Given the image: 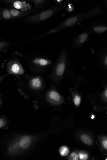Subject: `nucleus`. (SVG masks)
I'll use <instances>...</instances> for the list:
<instances>
[{"mask_svg":"<svg viewBox=\"0 0 107 160\" xmlns=\"http://www.w3.org/2000/svg\"><path fill=\"white\" fill-rule=\"evenodd\" d=\"M18 89L19 92L26 98H28L34 91L41 89L43 82L39 76L22 75L17 76Z\"/></svg>","mask_w":107,"mask_h":160,"instance_id":"1","label":"nucleus"},{"mask_svg":"<svg viewBox=\"0 0 107 160\" xmlns=\"http://www.w3.org/2000/svg\"><path fill=\"white\" fill-rule=\"evenodd\" d=\"M102 10L99 6L94 7L91 10L84 12H81L75 14L59 24L53 28L57 32L66 28L73 26L80 23L83 20L95 17L100 14Z\"/></svg>","mask_w":107,"mask_h":160,"instance_id":"2","label":"nucleus"},{"mask_svg":"<svg viewBox=\"0 0 107 160\" xmlns=\"http://www.w3.org/2000/svg\"><path fill=\"white\" fill-rule=\"evenodd\" d=\"M33 138L28 135L20 136L13 139L9 143L7 154L10 156L20 155L26 152L31 147Z\"/></svg>","mask_w":107,"mask_h":160,"instance_id":"3","label":"nucleus"},{"mask_svg":"<svg viewBox=\"0 0 107 160\" xmlns=\"http://www.w3.org/2000/svg\"><path fill=\"white\" fill-rule=\"evenodd\" d=\"M62 4L56 5L49 8L26 17L24 20L27 24H35L41 22L50 18L64 9Z\"/></svg>","mask_w":107,"mask_h":160,"instance_id":"4","label":"nucleus"},{"mask_svg":"<svg viewBox=\"0 0 107 160\" xmlns=\"http://www.w3.org/2000/svg\"><path fill=\"white\" fill-rule=\"evenodd\" d=\"M26 63L30 70L39 72L49 67L52 63L51 61L44 57L34 55H28L25 57Z\"/></svg>","mask_w":107,"mask_h":160,"instance_id":"5","label":"nucleus"},{"mask_svg":"<svg viewBox=\"0 0 107 160\" xmlns=\"http://www.w3.org/2000/svg\"><path fill=\"white\" fill-rule=\"evenodd\" d=\"M7 69L8 74L18 76L24 74L25 70L17 57L10 59L7 64Z\"/></svg>","mask_w":107,"mask_h":160,"instance_id":"6","label":"nucleus"},{"mask_svg":"<svg viewBox=\"0 0 107 160\" xmlns=\"http://www.w3.org/2000/svg\"><path fill=\"white\" fill-rule=\"evenodd\" d=\"M64 51L60 56L53 70V78H56L62 76L64 73L66 68L65 56Z\"/></svg>","mask_w":107,"mask_h":160,"instance_id":"7","label":"nucleus"},{"mask_svg":"<svg viewBox=\"0 0 107 160\" xmlns=\"http://www.w3.org/2000/svg\"><path fill=\"white\" fill-rule=\"evenodd\" d=\"M9 9L13 19L28 17L30 14L35 13L38 11L34 8L25 10H17L14 8Z\"/></svg>","mask_w":107,"mask_h":160,"instance_id":"8","label":"nucleus"},{"mask_svg":"<svg viewBox=\"0 0 107 160\" xmlns=\"http://www.w3.org/2000/svg\"><path fill=\"white\" fill-rule=\"evenodd\" d=\"M3 2L6 4H10L14 8L17 10H25L32 8L30 5L26 1L19 0H11L4 1Z\"/></svg>","mask_w":107,"mask_h":160,"instance_id":"9","label":"nucleus"},{"mask_svg":"<svg viewBox=\"0 0 107 160\" xmlns=\"http://www.w3.org/2000/svg\"><path fill=\"white\" fill-rule=\"evenodd\" d=\"M46 99L51 104L54 105L58 104L62 101L60 94L54 90H51L48 92L47 95Z\"/></svg>","mask_w":107,"mask_h":160,"instance_id":"10","label":"nucleus"},{"mask_svg":"<svg viewBox=\"0 0 107 160\" xmlns=\"http://www.w3.org/2000/svg\"><path fill=\"white\" fill-rule=\"evenodd\" d=\"M90 32L86 31L75 38L73 40V43L74 45H81L87 40L90 35Z\"/></svg>","mask_w":107,"mask_h":160,"instance_id":"11","label":"nucleus"},{"mask_svg":"<svg viewBox=\"0 0 107 160\" xmlns=\"http://www.w3.org/2000/svg\"><path fill=\"white\" fill-rule=\"evenodd\" d=\"M13 19L9 8L0 9V20H8Z\"/></svg>","mask_w":107,"mask_h":160,"instance_id":"12","label":"nucleus"},{"mask_svg":"<svg viewBox=\"0 0 107 160\" xmlns=\"http://www.w3.org/2000/svg\"><path fill=\"white\" fill-rule=\"evenodd\" d=\"M91 30L96 34H100L107 31V27L102 25H95L91 27Z\"/></svg>","mask_w":107,"mask_h":160,"instance_id":"13","label":"nucleus"},{"mask_svg":"<svg viewBox=\"0 0 107 160\" xmlns=\"http://www.w3.org/2000/svg\"><path fill=\"white\" fill-rule=\"evenodd\" d=\"M30 1L34 4V8L37 10L43 7L48 2L45 0H33Z\"/></svg>","mask_w":107,"mask_h":160,"instance_id":"14","label":"nucleus"},{"mask_svg":"<svg viewBox=\"0 0 107 160\" xmlns=\"http://www.w3.org/2000/svg\"><path fill=\"white\" fill-rule=\"evenodd\" d=\"M81 139L84 143L89 145L93 143V140L89 135L87 134H83L81 136Z\"/></svg>","mask_w":107,"mask_h":160,"instance_id":"15","label":"nucleus"},{"mask_svg":"<svg viewBox=\"0 0 107 160\" xmlns=\"http://www.w3.org/2000/svg\"><path fill=\"white\" fill-rule=\"evenodd\" d=\"M69 152L70 151L68 148L65 146L61 147L59 150L60 155L62 156H67L68 155Z\"/></svg>","mask_w":107,"mask_h":160,"instance_id":"16","label":"nucleus"},{"mask_svg":"<svg viewBox=\"0 0 107 160\" xmlns=\"http://www.w3.org/2000/svg\"><path fill=\"white\" fill-rule=\"evenodd\" d=\"M78 159L81 160H86L88 158L87 152L84 151H81L78 153Z\"/></svg>","mask_w":107,"mask_h":160,"instance_id":"17","label":"nucleus"},{"mask_svg":"<svg viewBox=\"0 0 107 160\" xmlns=\"http://www.w3.org/2000/svg\"><path fill=\"white\" fill-rule=\"evenodd\" d=\"M8 125V121L5 117L0 118V128H4Z\"/></svg>","mask_w":107,"mask_h":160,"instance_id":"18","label":"nucleus"},{"mask_svg":"<svg viewBox=\"0 0 107 160\" xmlns=\"http://www.w3.org/2000/svg\"><path fill=\"white\" fill-rule=\"evenodd\" d=\"M9 42L4 41H0V51L5 50L10 45Z\"/></svg>","mask_w":107,"mask_h":160,"instance_id":"19","label":"nucleus"},{"mask_svg":"<svg viewBox=\"0 0 107 160\" xmlns=\"http://www.w3.org/2000/svg\"><path fill=\"white\" fill-rule=\"evenodd\" d=\"M78 154L77 152H73L69 156L68 159L69 160H78Z\"/></svg>","mask_w":107,"mask_h":160,"instance_id":"20","label":"nucleus"},{"mask_svg":"<svg viewBox=\"0 0 107 160\" xmlns=\"http://www.w3.org/2000/svg\"><path fill=\"white\" fill-rule=\"evenodd\" d=\"M74 101L76 106H79L80 105L81 101V99L80 97L78 95L75 96L74 99Z\"/></svg>","mask_w":107,"mask_h":160,"instance_id":"21","label":"nucleus"},{"mask_svg":"<svg viewBox=\"0 0 107 160\" xmlns=\"http://www.w3.org/2000/svg\"><path fill=\"white\" fill-rule=\"evenodd\" d=\"M102 144L104 148L105 149H107V140L106 138L105 139H104L103 140L102 142Z\"/></svg>","mask_w":107,"mask_h":160,"instance_id":"22","label":"nucleus"},{"mask_svg":"<svg viewBox=\"0 0 107 160\" xmlns=\"http://www.w3.org/2000/svg\"><path fill=\"white\" fill-rule=\"evenodd\" d=\"M8 74L6 75H0V84L1 83L2 81L5 78Z\"/></svg>","mask_w":107,"mask_h":160,"instance_id":"23","label":"nucleus"},{"mask_svg":"<svg viewBox=\"0 0 107 160\" xmlns=\"http://www.w3.org/2000/svg\"><path fill=\"white\" fill-rule=\"evenodd\" d=\"M3 100L2 97V95H0V107H1V105L3 103Z\"/></svg>","mask_w":107,"mask_h":160,"instance_id":"24","label":"nucleus"},{"mask_svg":"<svg viewBox=\"0 0 107 160\" xmlns=\"http://www.w3.org/2000/svg\"><path fill=\"white\" fill-rule=\"evenodd\" d=\"M104 96L106 97V98L107 97V90H106L105 92L104 93Z\"/></svg>","mask_w":107,"mask_h":160,"instance_id":"25","label":"nucleus"},{"mask_svg":"<svg viewBox=\"0 0 107 160\" xmlns=\"http://www.w3.org/2000/svg\"><path fill=\"white\" fill-rule=\"evenodd\" d=\"M94 118H95V116L94 115L92 116V117H91V118L92 119H94Z\"/></svg>","mask_w":107,"mask_h":160,"instance_id":"26","label":"nucleus"}]
</instances>
